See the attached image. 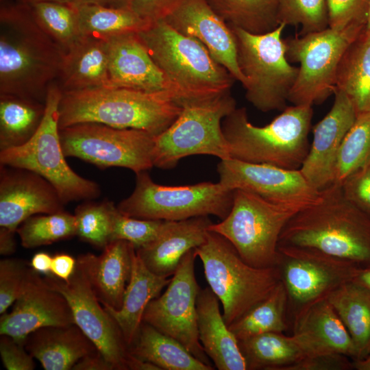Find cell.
<instances>
[{"label": "cell", "instance_id": "cell-53", "mask_svg": "<svg viewBox=\"0 0 370 370\" xmlns=\"http://www.w3.org/2000/svg\"><path fill=\"white\" fill-rule=\"evenodd\" d=\"M52 257L48 253L40 251L32 257L29 264L33 269L40 274L49 275L51 272Z\"/></svg>", "mask_w": 370, "mask_h": 370}, {"label": "cell", "instance_id": "cell-15", "mask_svg": "<svg viewBox=\"0 0 370 370\" xmlns=\"http://www.w3.org/2000/svg\"><path fill=\"white\" fill-rule=\"evenodd\" d=\"M45 281L68 301L75 323L94 343L114 370H159L155 365L134 356L121 331L110 314L95 295L82 269L77 264L68 281L53 275Z\"/></svg>", "mask_w": 370, "mask_h": 370}, {"label": "cell", "instance_id": "cell-36", "mask_svg": "<svg viewBox=\"0 0 370 370\" xmlns=\"http://www.w3.org/2000/svg\"><path fill=\"white\" fill-rule=\"evenodd\" d=\"M288 300L281 281L271 294L228 327L238 341L267 332L284 333L289 328Z\"/></svg>", "mask_w": 370, "mask_h": 370}, {"label": "cell", "instance_id": "cell-28", "mask_svg": "<svg viewBox=\"0 0 370 370\" xmlns=\"http://www.w3.org/2000/svg\"><path fill=\"white\" fill-rule=\"evenodd\" d=\"M109 39L81 35L64 54L58 79L62 91L111 87Z\"/></svg>", "mask_w": 370, "mask_h": 370}, {"label": "cell", "instance_id": "cell-35", "mask_svg": "<svg viewBox=\"0 0 370 370\" xmlns=\"http://www.w3.org/2000/svg\"><path fill=\"white\" fill-rule=\"evenodd\" d=\"M228 25L254 34L274 30L280 23L278 0H206Z\"/></svg>", "mask_w": 370, "mask_h": 370}, {"label": "cell", "instance_id": "cell-23", "mask_svg": "<svg viewBox=\"0 0 370 370\" xmlns=\"http://www.w3.org/2000/svg\"><path fill=\"white\" fill-rule=\"evenodd\" d=\"M291 326L292 336L304 357L338 353L355 360L356 350L352 338L326 298L302 310Z\"/></svg>", "mask_w": 370, "mask_h": 370}, {"label": "cell", "instance_id": "cell-7", "mask_svg": "<svg viewBox=\"0 0 370 370\" xmlns=\"http://www.w3.org/2000/svg\"><path fill=\"white\" fill-rule=\"evenodd\" d=\"M62 90L56 82L48 87L42 120L24 145L0 151V164L21 168L44 177L56 188L64 204L99 197V184L75 173L68 164L62 147L59 106Z\"/></svg>", "mask_w": 370, "mask_h": 370}, {"label": "cell", "instance_id": "cell-10", "mask_svg": "<svg viewBox=\"0 0 370 370\" xmlns=\"http://www.w3.org/2000/svg\"><path fill=\"white\" fill-rule=\"evenodd\" d=\"M230 27L236 38L238 66L247 79L246 99L262 112L282 111L299 72L286 57L282 38L286 25L280 23L264 34Z\"/></svg>", "mask_w": 370, "mask_h": 370}, {"label": "cell", "instance_id": "cell-6", "mask_svg": "<svg viewBox=\"0 0 370 370\" xmlns=\"http://www.w3.org/2000/svg\"><path fill=\"white\" fill-rule=\"evenodd\" d=\"M138 33L154 62L189 99L230 91L235 79L197 39L177 32L164 19Z\"/></svg>", "mask_w": 370, "mask_h": 370}, {"label": "cell", "instance_id": "cell-27", "mask_svg": "<svg viewBox=\"0 0 370 370\" xmlns=\"http://www.w3.org/2000/svg\"><path fill=\"white\" fill-rule=\"evenodd\" d=\"M24 346L45 370H71L82 358L98 349L75 324L39 328L26 337Z\"/></svg>", "mask_w": 370, "mask_h": 370}, {"label": "cell", "instance_id": "cell-11", "mask_svg": "<svg viewBox=\"0 0 370 370\" xmlns=\"http://www.w3.org/2000/svg\"><path fill=\"white\" fill-rule=\"evenodd\" d=\"M234 190L218 183L164 186L153 181L147 171L136 173L132 193L117 206L128 217L182 221L213 215L224 219L233 204Z\"/></svg>", "mask_w": 370, "mask_h": 370}, {"label": "cell", "instance_id": "cell-44", "mask_svg": "<svg viewBox=\"0 0 370 370\" xmlns=\"http://www.w3.org/2000/svg\"><path fill=\"white\" fill-rule=\"evenodd\" d=\"M36 271L21 259L0 261V314L5 313L22 295Z\"/></svg>", "mask_w": 370, "mask_h": 370}, {"label": "cell", "instance_id": "cell-51", "mask_svg": "<svg viewBox=\"0 0 370 370\" xmlns=\"http://www.w3.org/2000/svg\"><path fill=\"white\" fill-rule=\"evenodd\" d=\"M73 370H114L112 366L97 350L82 359L73 367Z\"/></svg>", "mask_w": 370, "mask_h": 370}, {"label": "cell", "instance_id": "cell-45", "mask_svg": "<svg viewBox=\"0 0 370 370\" xmlns=\"http://www.w3.org/2000/svg\"><path fill=\"white\" fill-rule=\"evenodd\" d=\"M328 27L342 30L367 25L369 0H326Z\"/></svg>", "mask_w": 370, "mask_h": 370}, {"label": "cell", "instance_id": "cell-20", "mask_svg": "<svg viewBox=\"0 0 370 370\" xmlns=\"http://www.w3.org/2000/svg\"><path fill=\"white\" fill-rule=\"evenodd\" d=\"M73 323V312L65 297L36 271L12 310L1 314L0 334L24 344L29 334L39 328Z\"/></svg>", "mask_w": 370, "mask_h": 370}, {"label": "cell", "instance_id": "cell-31", "mask_svg": "<svg viewBox=\"0 0 370 370\" xmlns=\"http://www.w3.org/2000/svg\"><path fill=\"white\" fill-rule=\"evenodd\" d=\"M326 299L352 338L355 360L364 358L370 352V291L352 280L331 292Z\"/></svg>", "mask_w": 370, "mask_h": 370}, {"label": "cell", "instance_id": "cell-16", "mask_svg": "<svg viewBox=\"0 0 370 370\" xmlns=\"http://www.w3.org/2000/svg\"><path fill=\"white\" fill-rule=\"evenodd\" d=\"M195 249L181 259L165 291L147 306L143 322L179 341L191 354L211 365L198 334Z\"/></svg>", "mask_w": 370, "mask_h": 370}, {"label": "cell", "instance_id": "cell-48", "mask_svg": "<svg viewBox=\"0 0 370 370\" xmlns=\"http://www.w3.org/2000/svg\"><path fill=\"white\" fill-rule=\"evenodd\" d=\"M352 360L338 353L305 356L284 370H350Z\"/></svg>", "mask_w": 370, "mask_h": 370}, {"label": "cell", "instance_id": "cell-4", "mask_svg": "<svg viewBox=\"0 0 370 370\" xmlns=\"http://www.w3.org/2000/svg\"><path fill=\"white\" fill-rule=\"evenodd\" d=\"M312 106H287L271 123L258 127L249 121L245 108H236L222 121L230 157L251 163L299 169L310 145Z\"/></svg>", "mask_w": 370, "mask_h": 370}, {"label": "cell", "instance_id": "cell-32", "mask_svg": "<svg viewBox=\"0 0 370 370\" xmlns=\"http://www.w3.org/2000/svg\"><path fill=\"white\" fill-rule=\"evenodd\" d=\"M336 90L348 97L357 114L370 112V31L366 28L342 57Z\"/></svg>", "mask_w": 370, "mask_h": 370}, {"label": "cell", "instance_id": "cell-24", "mask_svg": "<svg viewBox=\"0 0 370 370\" xmlns=\"http://www.w3.org/2000/svg\"><path fill=\"white\" fill-rule=\"evenodd\" d=\"M100 255L81 254L77 262L103 306L119 310L130 281L135 247L124 240H114Z\"/></svg>", "mask_w": 370, "mask_h": 370}, {"label": "cell", "instance_id": "cell-38", "mask_svg": "<svg viewBox=\"0 0 370 370\" xmlns=\"http://www.w3.org/2000/svg\"><path fill=\"white\" fill-rule=\"evenodd\" d=\"M29 6L38 25L64 54L81 36L77 8L73 4L38 2Z\"/></svg>", "mask_w": 370, "mask_h": 370}, {"label": "cell", "instance_id": "cell-25", "mask_svg": "<svg viewBox=\"0 0 370 370\" xmlns=\"http://www.w3.org/2000/svg\"><path fill=\"white\" fill-rule=\"evenodd\" d=\"M212 223L208 216L169 221L158 237L148 245L136 249V254L151 271L169 278L182 257L204 243Z\"/></svg>", "mask_w": 370, "mask_h": 370}, {"label": "cell", "instance_id": "cell-59", "mask_svg": "<svg viewBox=\"0 0 370 370\" xmlns=\"http://www.w3.org/2000/svg\"><path fill=\"white\" fill-rule=\"evenodd\" d=\"M1 1V3H3V2H6V1H10V0H0Z\"/></svg>", "mask_w": 370, "mask_h": 370}, {"label": "cell", "instance_id": "cell-42", "mask_svg": "<svg viewBox=\"0 0 370 370\" xmlns=\"http://www.w3.org/2000/svg\"><path fill=\"white\" fill-rule=\"evenodd\" d=\"M278 21L291 26H300L299 35L328 27L326 0H278Z\"/></svg>", "mask_w": 370, "mask_h": 370}, {"label": "cell", "instance_id": "cell-49", "mask_svg": "<svg viewBox=\"0 0 370 370\" xmlns=\"http://www.w3.org/2000/svg\"><path fill=\"white\" fill-rule=\"evenodd\" d=\"M185 0H130V9L149 22L164 19Z\"/></svg>", "mask_w": 370, "mask_h": 370}, {"label": "cell", "instance_id": "cell-13", "mask_svg": "<svg viewBox=\"0 0 370 370\" xmlns=\"http://www.w3.org/2000/svg\"><path fill=\"white\" fill-rule=\"evenodd\" d=\"M66 157H74L101 169H129L135 173L153 166L154 136L135 129H121L97 123H81L60 129Z\"/></svg>", "mask_w": 370, "mask_h": 370}, {"label": "cell", "instance_id": "cell-17", "mask_svg": "<svg viewBox=\"0 0 370 370\" xmlns=\"http://www.w3.org/2000/svg\"><path fill=\"white\" fill-rule=\"evenodd\" d=\"M217 172L219 182L227 188L249 191L272 203L304 208L315 203L321 193L308 182L300 169L230 158L221 160Z\"/></svg>", "mask_w": 370, "mask_h": 370}, {"label": "cell", "instance_id": "cell-18", "mask_svg": "<svg viewBox=\"0 0 370 370\" xmlns=\"http://www.w3.org/2000/svg\"><path fill=\"white\" fill-rule=\"evenodd\" d=\"M108 71L111 87L166 92L181 104L191 99L154 62L138 32H127L109 38Z\"/></svg>", "mask_w": 370, "mask_h": 370}, {"label": "cell", "instance_id": "cell-39", "mask_svg": "<svg viewBox=\"0 0 370 370\" xmlns=\"http://www.w3.org/2000/svg\"><path fill=\"white\" fill-rule=\"evenodd\" d=\"M21 245L34 248L77 236V223L74 214L64 210L32 216L17 228Z\"/></svg>", "mask_w": 370, "mask_h": 370}, {"label": "cell", "instance_id": "cell-26", "mask_svg": "<svg viewBox=\"0 0 370 370\" xmlns=\"http://www.w3.org/2000/svg\"><path fill=\"white\" fill-rule=\"evenodd\" d=\"M219 299L208 286L197 298L199 341L207 356L219 370H247L238 341L220 312Z\"/></svg>", "mask_w": 370, "mask_h": 370}, {"label": "cell", "instance_id": "cell-3", "mask_svg": "<svg viewBox=\"0 0 370 370\" xmlns=\"http://www.w3.org/2000/svg\"><path fill=\"white\" fill-rule=\"evenodd\" d=\"M181 103L166 92L102 87L62 91L59 128L81 123H97L135 129L156 136L178 117Z\"/></svg>", "mask_w": 370, "mask_h": 370}, {"label": "cell", "instance_id": "cell-1", "mask_svg": "<svg viewBox=\"0 0 370 370\" xmlns=\"http://www.w3.org/2000/svg\"><path fill=\"white\" fill-rule=\"evenodd\" d=\"M64 53L34 19L29 5L1 3L0 95L45 103Z\"/></svg>", "mask_w": 370, "mask_h": 370}, {"label": "cell", "instance_id": "cell-8", "mask_svg": "<svg viewBox=\"0 0 370 370\" xmlns=\"http://www.w3.org/2000/svg\"><path fill=\"white\" fill-rule=\"evenodd\" d=\"M182 106L175 121L154 137L153 166L173 169L181 159L193 155L230 158L229 145L222 130L223 119L236 108L230 92L188 99Z\"/></svg>", "mask_w": 370, "mask_h": 370}, {"label": "cell", "instance_id": "cell-41", "mask_svg": "<svg viewBox=\"0 0 370 370\" xmlns=\"http://www.w3.org/2000/svg\"><path fill=\"white\" fill-rule=\"evenodd\" d=\"M117 207L112 201L86 200L75 210L77 236L96 248L103 249L112 241L113 217Z\"/></svg>", "mask_w": 370, "mask_h": 370}, {"label": "cell", "instance_id": "cell-55", "mask_svg": "<svg viewBox=\"0 0 370 370\" xmlns=\"http://www.w3.org/2000/svg\"><path fill=\"white\" fill-rule=\"evenodd\" d=\"M352 281L370 291V266L358 268Z\"/></svg>", "mask_w": 370, "mask_h": 370}, {"label": "cell", "instance_id": "cell-9", "mask_svg": "<svg viewBox=\"0 0 370 370\" xmlns=\"http://www.w3.org/2000/svg\"><path fill=\"white\" fill-rule=\"evenodd\" d=\"M299 206L272 203L242 189L234 190L228 215L208 230L227 239L251 266L276 267L280 234Z\"/></svg>", "mask_w": 370, "mask_h": 370}, {"label": "cell", "instance_id": "cell-56", "mask_svg": "<svg viewBox=\"0 0 370 370\" xmlns=\"http://www.w3.org/2000/svg\"><path fill=\"white\" fill-rule=\"evenodd\" d=\"M353 369L370 370V352L362 359L352 360Z\"/></svg>", "mask_w": 370, "mask_h": 370}, {"label": "cell", "instance_id": "cell-14", "mask_svg": "<svg viewBox=\"0 0 370 370\" xmlns=\"http://www.w3.org/2000/svg\"><path fill=\"white\" fill-rule=\"evenodd\" d=\"M278 251L276 267L287 295L290 326L302 310L352 281L360 268L310 248L278 245Z\"/></svg>", "mask_w": 370, "mask_h": 370}, {"label": "cell", "instance_id": "cell-46", "mask_svg": "<svg viewBox=\"0 0 370 370\" xmlns=\"http://www.w3.org/2000/svg\"><path fill=\"white\" fill-rule=\"evenodd\" d=\"M340 186L347 200L370 215V165L351 173Z\"/></svg>", "mask_w": 370, "mask_h": 370}, {"label": "cell", "instance_id": "cell-19", "mask_svg": "<svg viewBox=\"0 0 370 370\" xmlns=\"http://www.w3.org/2000/svg\"><path fill=\"white\" fill-rule=\"evenodd\" d=\"M53 185L31 171L0 164V227L16 232L29 217L64 210Z\"/></svg>", "mask_w": 370, "mask_h": 370}, {"label": "cell", "instance_id": "cell-52", "mask_svg": "<svg viewBox=\"0 0 370 370\" xmlns=\"http://www.w3.org/2000/svg\"><path fill=\"white\" fill-rule=\"evenodd\" d=\"M16 232L12 231L6 227H0V254L3 256H10L13 254L16 249V242L15 240Z\"/></svg>", "mask_w": 370, "mask_h": 370}, {"label": "cell", "instance_id": "cell-43", "mask_svg": "<svg viewBox=\"0 0 370 370\" xmlns=\"http://www.w3.org/2000/svg\"><path fill=\"white\" fill-rule=\"evenodd\" d=\"M168 221L128 217L117 208L113 217L112 241L124 240L130 243L136 249L144 247L158 237Z\"/></svg>", "mask_w": 370, "mask_h": 370}, {"label": "cell", "instance_id": "cell-34", "mask_svg": "<svg viewBox=\"0 0 370 370\" xmlns=\"http://www.w3.org/2000/svg\"><path fill=\"white\" fill-rule=\"evenodd\" d=\"M247 370H284L304 355L293 337L267 332L238 341Z\"/></svg>", "mask_w": 370, "mask_h": 370}, {"label": "cell", "instance_id": "cell-40", "mask_svg": "<svg viewBox=\"0 0 370 370\" xmlns=\"http://www.w3.org/2000/svg\"><path fill=\"white\" fill-rule=\"evenodd\" d=\"M370 165V112L357 114L340 147L334 184H341L354 171Z\"/></svg>", "mask_w": 370, "mask_h": 370}, {"label": "cell", "instance_id": "cell-37", "mask_svg": "<svg viewBox=\"0 0 370 370\" xmlns=\"http://www.w3.org/2000/svg\"><path fill=\"white\" fill-rule=\"evenodd\" d=\"M77 8L81 35L109 39L127 32H139L152 23L142 18L130 8L90 4Z\"/></svg>", "mask_w": 370, "mask_h": 370}, {"label": "cell", "instance_id": "cell-58", "mask_svg": "<svg viewBox=\"0 0 370 370\" xmlns=\"http://www.w3.org/2000/svg\"><path fill=\"white\" fill-rule=\"evenodd\" d=\"M366 29L367 30L370 31V0H369L368 15H367V21Z\"/></svg>", "mask_w": 370, "mask_h": 370}, {"label": "cell", "instance_id": "cell-22", "mask_svg": "<svg viewBox=\"0 0 370 370\" xmlns=\"http://www.w3.org/2000/svg\"><path fill=\"white\" fill-rule=\"evenodd\" d=\"M164 20L177 32L200 42L235 80L245 86L247 79L238 66L234 34L206 0H185Z\"/></svg>", "mask_w": 370, "mask_h": 370}, {"label": "cell", "instance_id": "cell-12", "mask_svg": "<svg viewBox=\"0 0 370 370\" xmlns=\"http://www.w3.org/2000/svg\"><path fill=\"white\" fill-rule=\"evenodd\" d=\"M365 28L366 25H353L342 30L328 27L284 40L287 60L299 63L288 101L312 106L334 94L342 57Z\"/></svg>", "mask_w": 370, "mask_h": 370}, {"label": "cell", "instance_id": "cell-29", "mask_svg": "<svg viewBox=\"0 0 370 370\" xmlns=\"http://www.w3.org/2000/svg\"><path fill=\"white\" fill-rule=\"evenodd\" d=\"M170 280L151 271L135 251L121 308L116 310L103 306L116 321L129 347L137 336L147 306L161 295Z\"/></svg>", "mask_w": 370, "mask_h": 370}, {"label": "cell", "instance_id": "cell-50", "mask_svg": "<svg viewBox=\"0 0 370 370\" xmlns=\"http://www.w3.org/2000/svg\"><path fill=\"white\" fill-rule=\"evenodd\" d=\"M76 264L77 258L65 253L57 254L52 257L51 274L68 281L75 271Z\"/></svg>", "mask_w": 370, "mask_h": 370}, {"label": "cell", "instance_id": "cell-54", "mask_svg": "<svg viewBox=\"0 0 370 370\" xmlns=\"http://www.w3.org/2000/svg\"><path fill=\"white\" fill-rule=\"evenodd\" d=\"M130 0H73L75 6L90 4L116 8H130Z\"/></svg>", "mask_w": 370, "mask_h": 370}, {"label": "cell", "instance_id": "cell-33", "mask_svg": "<svg viewBox=\"0 0 370 370\" xmlns=\"http://www.w3.org/2000/svg\"><path fill=\"white\" fill-rule=\"evenodd\" d=\"M45 103L10 95H0V151L28 142L42 120Z\"/></svg>", "mask_w": 370, "mask_h": 370}, {"label": "cell", "instance_id": "cell-57", "mask_svg": "<svg viewBox=\"0 0 370 370\" xmlns=\"http://www.w3.org/2000/svg\"><path fill=\"white\" fill-rule=\"evenodd\" d=\"M16 1L28 5L38 2H56L73 4V0H16Z\"/></svg>", "mask_w": 370, "mask_h": 370}, {"label": "cell", "instance_id": "cell-47", "mask_svg": "<svg viewBox=\"0 0 370 370\" xmlns=\"http://www.w3.org/2000/svg\"><path fill=\"white\" fill-rule=\"evenodd\" d=\"M0 354L2 363L8 370H33L35 368L34 357L26 350L24 344L10 336L1 335Z\"/></svg>", "mask_w": 370, "mask_h": 370}, {"label": "cell", "instance_id": "cell-30", "mask_svg": "<svg viewBox=\"0 0 370 370\" xmlns=\"http://www.w3.org/2000/svg\"><path fill=\"white\" fill-rule=\"evenodd\" d=\"M130 350L134 356L159 370L214 369L195 358L179 341L145 322Z\"/></svg>", "mask_w": 370, "mask_h": 370}, {"label": "cell", "instance_id": "cell-2", "mask_svg": "<svg viewBox=\"0 0 370 370\" xmlns=\"http://www.w3.org/2000/svg\"><path fill=\"white\" fill-rule=\"evenodd\" d=\"M278 245L310 248L360 267L370 266V215L345 198L340 184H333L291 217Z\"/></svg>", "mask_w": 370, "mask_h": 370}, {"label": "cell", "instance_id": "cell-21", "mask_svg": "<svg viewBox=\"0 0 370 370\" xmlns=\"http://www.w3.org/2000/svg\"><path fill=\"white\" fill-rule=\"evenodd\" d=\"M330 110L312 128L313 140L299 169L308 182L322 190L334 184L338 153L357 113L342 91L336 90Z\"/></svg>", "mask_w": 370, "mask_h": 370}, {"label": "cell", "instance_id": "cell-5", "mask_svg": "<svg viewBox=\"0 0 370 370\" xmlns=\"http://www.w3.org/2000/svg\"><path fill=\"white\" fill-rule=\"evenodd\" d=\"M195 253L202 262L209 287L223 306L228 326L267 298L280 281L277 267L250 265L227 239L209 230Z\"/></svg>", "mask_w": 370, "mask_h": 370}]
</instances>
